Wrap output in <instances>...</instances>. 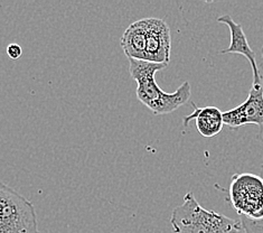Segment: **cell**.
I'll return each mask as SVG.
<instances>
[{"instance_id": "5", "label": "cell", "mask_w": 263, "mask_h": 233, "mask_svg": "<svg viewBox=\"0 0 263 233\" xmlns=\"http://www.w3.org/2000/svg\"><path fill=\"white\" fill-rule=\"evenodd\" d=\"M223 121L224 126L232 129L248 124L258 126V139L263 141V83L252 84L246 101L223 112Z\"/></svg>"}, {"instance_id": "6", "label": "cell", "mask_w": 263, "mask_h": 233, "mask_svg": "<svg viewBox=\"0 0 263 233\" xmlns=\"http://www.w3.org/2000/svg\"><path fill=\"white\" fill-rule=\"evenodd\" d=\"M146 53L145 61L160 64L171 63L172 34L168 24L161 18H145Z\"/></svg>"}, {"instance_id": "11", "label": "cell", "mask_w": 263, "mask_h": 233, "mask_svg": "<svg viewBox=\"0 0 263 233\" xmlns=\"http://www.w3.org/2000/svg\"><path fill=\"white\" fill-rule=\"evenodd\" d=\"M7 54L10 59L17 60L22 56L23 49H22L21 45H18V44H9V45L7 46Z\"/></svg>"}, {"instance_id": "7", "label": "cell", "mask_w": 263, "mask_h": 233, "mask_svg": "<svg viewBox=\"0 0 263 233\" xmlns=\"http://www.w3.org/2000/svg\"><path fill=\"white\" fill-rule=\"evenodd\" d=\"M217 23L227 25L230 29L231 43L228 48L222 49L220 54H240L247 58L252 67L253 72V82L252 84H262L263 83V75L258 66L256 62V56L253 49L250 46L248 39L244 33L242 25L237 24L233 21L230 15H222L217 18Z\"/></svg>"}, {"instance_id": "3", "label": "cell", "mask_w": 263, "mask_h": 233, "mask_svg": "<svg viewBox=\"0 0 263 233\" xmlns=\"http://www.w3.org/2000/svg\"><path fill=\"white\" fill-rule=\"evenodd\" d=\"M0 233H41L33 203L2 181Z\"/></svg>"}, {"instance_id": "13", "label": "cell", "mask_w": 263, "mask_h": 233, "mask_svg": "<svg viewBox=\"0 0 263 233\" xmlns=\"http://www.w3.org/2000/svg\"><path fill=\"white\" fill-rule=\"evenodd\" d=\"M261 175H260V177L263 180V164H262V165H261Z\"/></svg>"}, {"instance_id": "12", "label": "cell", "mask_w": 263, "mask_h": 233, "mask_svg": "<svg viewBox=\"0 0 263 233\" xmlns=\"http://www.w3.org/2000/svg\"><path fill=\"white\" fill-rule=\"evenodd\" d=\"M260 67H261V71L263 72V46L261 48V64H260Z\"/></svg>"}, {"instance_id": "8", "label": "cell", "mask_w": 263, "mask_h": 233, "mask_svg": "<svg viewBox=\"0 0 263 233\" xmlns=\"http://www.w3.org/2000/svg\"><path fill=\"white\" fill-rule=\"evenodd\" d=\"M192 104L194 106V112L183 118L184 127H187L192 120H195L196 129L200 136L212 138L220 134L224 127L223 112L216 106L198 108L195 103Z\"/></svg>"}, {"instance_id": "9", "label": "cell", "mask_w": 263, "mask_h": 233, "mask_svg": "<svg viewBox=\"0 0 263 233\" xmlns=\"http://www.w3.org/2000/svg\"><path fill=\"white\" fill-rule=\"evenodd\" d=\"M121 47L128 59L145 61L146 24L145 18L133 23L121 37Z\"/></svg>"}, {"instance_id": "1", "label": "cell", "mask_w": 263, "mask_h": 233, "mask_svg": "<svg viewBox=\"0 0 263 233\" xmlns=\"http://www.w3.org/2000/svg\"><path fill=\"white\" fill-rule=\"evenodd\" d=\"M167 66L160 63L129 59V72L137 83V97L157 116L176 111L189 102L192 96V86L189 81H185L173 93L160 89L156 82V74Z\"/></svg>"}, {"instance_id": "10", "label": "cell", "mask_w": 263, "mask_h": 233, "mask_svg": "<svg viewBox=\"0 0 263 233\" xmlns=\"http://www.w3.org/2000/svg\"><path fill=\"white\" fill-rule=\"evenodd\" d=\"M241 222L244 230H246V233H263V220L255 222L241 218Z\"/></svg>"}, {"instance_id": "4", "label": "cell", "mask_w": 263, "mask_h": 233, "mask_svg": "<svg viewBox=\"0 0 263 233\" xmlns=\"http://www.w3.org/2000/svg\"><path fill=\"white\" fill-rule=\"evenodd\" d=\"M229 202L236 213L249 221L263 220V180L251 173L232 176Z\"/></svg>"}, {"instance_id": "2", "label": "cell", "mask_w": 263, "mask_h": 233, "mask_svg": "<svg viewBox=\"0 0 263 233\" xmlns=\"http://www.w3.org/2000/svg\"><path fill=\"white\" fill-rule=\"evenodd\" d=\"M171 224L175 233H246L241 220L205 210L192 192L185 195L183 204L173 210Z\"/></svg>"}]
</instances>
